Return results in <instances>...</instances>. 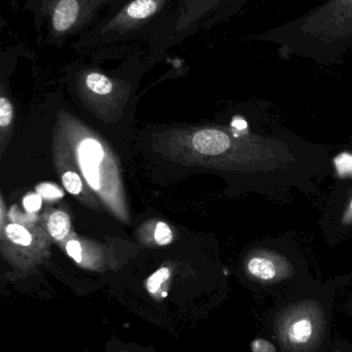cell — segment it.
<instances>
[{"label": "cell", "mask_w": 352, "mask_h": 352, "mask_svg": "<svg viewBox=\"0 0 352 352\" xmlns=\"http://www.w3.org/2000/svg\"><path fill=\"white\" fill-rule=\"evenodd\" d=\"M12 119V107L8 99L1 97L0 99V126L6 127L10 125Z\"/></svg>", "instance_id": "9a60e30c"}, {"label": "cell", "mask_w": 352, "mask_h": 352, "mask_svg": "<svg viewBox=\"0 0 352 352\" xmlns=\"http://www.w3.org/2000/svg\"><path fill=\"white\" fill-rule=\"evenodd\" d=\"M23 204H24L25 209H27L29 212H35L41 209L43 199L39 194H29L25 197Z\"/></svg>", "instance_id": "e0dca14e"}, {"label": "cell", "mask_w": 352, "mask_h": 352, "mask_svg": "<svg viewBox=\"0 0 352 352\" xmlns=\"http://www.w3.org/2000/svg\"><path fill=\"white\" fill-rule=\"evenodd\" d=\"M66 250H68V256L74 258L76 262H82V248L76 240H72V241L68 242V245H66Z\"/></svg>", "instance_id": "ac0fdd59"}, {"label": "cell", "mask_w": 352, "mask_h": 352, "mask_svg": "<svg viewBox=\"0 0 352 352\" xmlns=\"http://www.w3.org/2000/svg\"><path fill=\"white\" fill-rule=\"evenodd\" d=\"M351 210H352V201H351Z\"/></svg>", "instance_id": "7402d4cb"}, {"label": "cell", "mask_w": 352, "mask_h": 352, "mask_svg": "<svg viewBox=\"0 0 352 352\" xmlns=\"http://www.w3.org/2000/svg\"><path fill=\"white\" fill-rule=\"evenodd\" d=\"M334 292L301 289L285 292L265 314L267 331L278 352H326L331 346Z\"/></svg>", "instance_id": "6da1fadb"}, {"label": "cell", "mask_w": 352, "mask_h": 352, "mask_svg": "<svg viewBox=\"0 0 352 352\" xmlns=\"http://www.w3.org/2000/svg\"><path fill=\"white\" fill-rule=\"evenodd\" d=\"M126 0H25L37 33V43L61 47L72 37L85 34L101 20L103 10Z\"/></svg>", "instance_id": "7a4b0ae2"}, {"label": "cell", "mask_w": 352, "mask_h": 352, "mask_svg": "<svg viewBox=\"0 0 352 352\" xmlns=\"http://www.w3.org/2000/svg\"><path fill=\"white\" fill-rule=\"evenodd\" d=\"M48 229L52 237L62 240L68 236L70 230V219L63 211H56L50 217Z\"/></svg>", "instance_id": "ba28073f"}, {"label": "cell", "mask_w": 352, "mask_h": 352, "mask_svg": "<svg viewBox=\"0 0 352 352\" xmlns=\"http://www.w3.org/2000/svg\"><path fill=\"white\" fill-rule=\"evenodd\" d=\"M62 184L68 192L72 195L80 194L83 188L82 180L76 173L68 171L62 176Z\"/></svg>", "instance_id": "8fae6325"}, {"label": "cell", "mask_w": 352, "mask_h": 352, "mask_svg": "<svg viewBox=\"0 0 352 352\" xmlns=\"http://www.w3.org/2000/svg\"><path fill=\"white\" fill-rule=\"evenodd\" d=\"M6 231L8 239L14 243L19 244V245L28 246L30 245L31 241H32L30 233L18 223H10L6 227Z\"/></svg>", "instance_id": "9c48e42d"}, {"label": "cell", "mask_w": 352, "mask_h": 352, "mask_svg": "<svg viewBox=\"0 0 352 352\" xmlns=\"http://www.w3.org/2000/svg\"><path fill=\"white\" fill-rule=\"evenodd\" d=\"M252 352H278L277 345L264 338H256L250 344Z\"/></svg>", "instance_id": "2e32d148"}, {"label": "cell", "mask_w": 352, "mask_h": 352, "mask_svg": "<svg viewBox=\"0 0 352 352\" xmlns=\"http://www.w3.org/2000/svg\"><path fill=\"white\" fill-rule=\"evenodd\" d=\"M326 352H352V343L347 341H339V342L331 344Z\"/></svg>", "instance_id": "d6986e66"}, {"label": "cell", "mask_w": 352, "mask_h": 352, "mask_svg": "<svg viewBox=\"0 0 352 352\" xmlns=\"http://www.w3.org/2000/svg\"><path fill=\"white\" fill-rule=\"evenodd\" d=\"M103 158V150L96 140H85L79 146L81 166H99Z\"/></svg>", "instance_id": "8992f818"}, {"label": "cell", "mask_w": 352, "mask_h": 352, "mask_svg": "<svg viewBox=\"0 0 352 352\" xmlns=\"http://www.w3.org/2000/svg\"><path fill=\"white\" fill-rule=\"evenodd\" d=\"M344 309L345 311H346V314L352 318V297L349 300V301H347V303L345 304Z\"/></svg>", "instance_id": "ffe728a7"}, {"label": "cell", "mask_w": 352, "mask_h": 352, "mask_svg": "<svg viewBox=\"0 0 352 352\" xmlns=\"http://www.w3.org/2000/svg\"><path fill=\"white\" fill-rule=\"evenodd\" d=\"M248 274L260 287H279L295 277L293 268L269 256H256L247 263Z\"/></svg>", "instance_id": "277c9868"}, {"label": "cell", "mask_w": 352, "mask_h": 352, "mask_svg": "<svg viewBox=\"0 0 352 352\" xmlns=\"http://www.w3.org/2000/svg\"><path fill=\"white\" fill-rule=\"evenodd\" d=\"M176 0H126L112 8L88 32L78 37L74 49L99 47L147 38L169 16Z\"/></svg>", "instance_id": "3957f363"}, {"label": "cell", "mask_w": 352, "mask_h": 352, "mask_svg": "<svg viewBox=\"0 0 352 352\" xmlns=\"http://www.w3.org/2000/svg\"><path fill=\"white\" fill-rule=\"evenodd\" d=\"M84 82L85 86L97 95L111 94L114 89L112 78L99 70H88L84 76Z\"/></svg>", "instance_id": "52a82bcc"}, {"label": "cell", "mask_w": 352, "mask_h": 352, "mask_svg": "<svg viewBox=\"0 0 352 352\" xmlns=\"http://www.w3.org/2000/svg\"><path fill=\"white\" fill-rule=\"evenodd\" d=\"M83 175L91 188L99 190L101 188V177H99V168L96 166H81Z\"/></svg>", "instance_id": "4fadbf2b"}, {"label": "cell", "mask_w": 352, "mask_h": 352, "mask_svg": "<svg viewBox=\"0 0 352 352\" xmlns=\"http://www.w3.org/2000/svg\"><path fill=\"white\" fill-rule=\"evenodd\" d=\"M196 152L207 156L222 154L231 146V140L225 132L215 129H206L198 132L192 140Z\"/></svg>", "instance_id": "5b68a950"}, {"label": "cell", "mask_w": 352, "mask_h": 352, "mask_svg": "<svg viewBox=\"0 0 352 352\" xmlns=\"http://www.w3.org/2000/svg\"><path fill=\"white\" fill-rule=\"evenodd\" d=\"M37 194L45 199H58L63 197V192L51 184H39L37 188Z\"/></svg>", "instance_id": "5bb4252c"}, {"label": "cell", "mask_w": 352, "mask_h": 352, "mask_svg": "<svg viewBox=\"0 0 352 352\" xmlns=\"http://www.w3.org/2000/svg\"><path fill=\"white\" fill-rule=\"evenodd\" d=\"M169 270L167 268H161L154 273L147 281V289L151 294H156L161 291L163 283L169 278Z\"/></svg>", "instance_id": "30bf717a"}, {"label": "cell", "mask_w": 352, "mask_h": 352, "mask_svg": "<svg viewBox=\"0 0 352 352\" xmlns=\"http://www.w3.org/2000/svg\"><path fill=\"white\" fill-rule=\"evenodd\" d=\"M155 241L159 245H167L173 241V233H172L171 229L169 226L165 223H157L156 228H155Z\"/></svg>", "instance_id": "7c38bea8"}, {"label": "cell", "mask_w": 352, "mask_h": 352, "mask_svg": "<svg viewBox=\"0 0 352 352\" xmlns=\"http://www.w3.org/2000/svg\"><path fill=\"white\" fill-rule=\"evenodd\" d=\"M234 126L238 128V129H243V128L246 127V123L244 121H238L234 122Z\"/></svg>", "instance_id": "44dd1931"}]
</instances>
